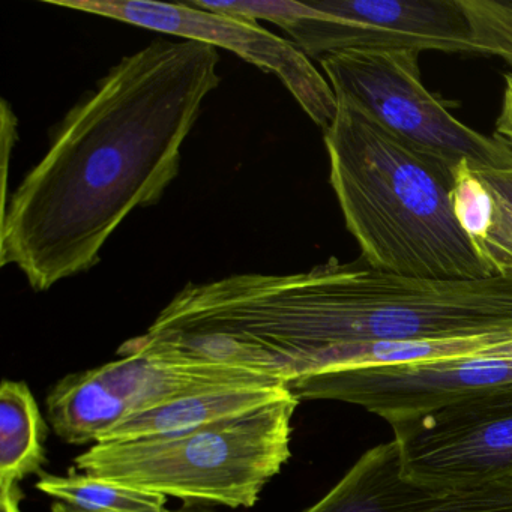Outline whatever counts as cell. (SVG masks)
Wrapping results in <instances>:
<instances>
[{"mask_svg":"<svg viewBox=\"0 0 512 512\" xmlns=\"http://www.w3.org/2000/svg\"><path fill=\"white\" fill-rule=\"evenodd\" d=\"M35 488L47 496L88 512H173L167 496L112 479L70 470L67 476L41 473Z\"/></svg>","mask_w":512,"mask_h":512,"instance_id":"obj_14","label":"cell"},{"mask_svg":"<svg viewBox=\"0 0 512 512\" xmlns=\"http://www.w3.org/2000/svg\"><path fill=\"white\" fill-rule=\"evenodd\" d=\"M287 383L224 386L187 395L163 406L136 413L106 431L97 443L148 439L194 430L292 397Z\"/></svg>","mask_w":512,"mask_h":512,"instance_id":"obj_12","label":"cell"},{"mask_svg":"<svg viewBox=\"0 0 512 512\" xmlns=\"http://www.w3.org/2000/svg\"><path fill=\"white\" fill-rule=\"evenodd\" d=\"M47 425L26 382L0 386V487L41 475L47 463Z\"/></svg>","mask_w":512,"mask_h":512,"instance_id":"obj_13","label":"cell"},{"mask_svg":"<svg viewBox=\"0 0 512 512\" xmlns=\"http://www.w3.org/2000/svg\"><path fill=\"white\" fill-rule=\"evenodd\" d=\"M491 199L490 221L476 254L493 275L512 274V167L475 169Z\"/></svg>","mask_w":512,"mask_h":512,"instance_id":"obj_15","label":"cell"},{"mask_svg":"<svg viewBox=\"0 0 512 512\" xmlns=\"http://www.w3.org/2000/svg\"><path fill=\"white\" fill-rule=\"evenodd\" d=\"M325 131L331 185L362 260L430 280L493 277L452 209L451 167L389 136L352 103Z\"/></svg>","mask_w":512,"mask_h":512,"instance_id":"obj_3","label":"cell"},{"mask_svg":"<svg viewBox=\"0 0 512 512\" xmlns=\"http://www.w3.org/2000/svg\"><path fill=\"white\" fill-rule=\"evenodd\" d=\"M283 29L302 52L478 53L458 0H313ZM479 55V53H478Z\"/></svg>","mask_w":512,"mask_h":512,"instance_id":"obj_9","label":"cell"},{"mask_svg":"<svg viewBox=\"0 0 512 512\" xmlns=\"http://www.w3.org/2000/svg\"><path fill=\"white\" fill-rule=\"evenodd\" d=\"M55 7L94 14L137 28L200 41L226 49L244 61L272 73L286 86L311 121L331 127L338 101L328 80L311 64L308 56L290 41L266 31L257 22L211 13L190 4H161L146 0H46Z\"/></svg>","mask_w":512,"mask_h":512,"instance_id":"obj_8","label":"cell"},{"mask_svg":"<svg viewBox=\"0 0 512 512\" xmlns=\"http://www.w3.org/2000/svg\"><path fill=\"white\" fill-rule=\"evenodd\" d=\"M302 512H512V481L422 484L404 473L391 440L368 449L328 494Z\"/></svg>","mask_w":512,"mask_h":512,"instance_id":"obj_11","label":"cell"},{"mask_svg":"<svg viewBox=\"0 0 512 512\" xmlns=\"http://www.w3.org/2000/svg\"><path fill=\"white\" fill-rule=\"evenodd\" d=\"M479 55L499 56L512 64V2L458 0Z\"/></svg>","mask_w":512,"mask_h":512,"instance_id":"obj_16","label":"cell"},{"mask_svg":"<svg viewBox=\"0 0 512 512\" xmlns=\"http://www.w3.org/2000/svg\"><path fill=\"white\" fill-rule=\"evenodd\" d=\"M301 401H275L194 430L95 443L76 469L182 502L251 508L289 460L292 418Z\"/></svg>","mask_w":512,"mask_h":512,"instance_id":"obj_4","label":"cell"},{"mask_svg":"<svg viewBox=\"0 0 512 512\" xmlns=\"http://www.w3.org/2000/svg\"><path fill=\"white\" fill-rule=\"evenodd\" d=\"M391 427L404 473L415 481L437 487L512 481V383Z\"/></svg>","mask_w":512,"mask_h":512,"instance_id":"obj_7","label":"cell"},{"mask_svg":"<svg viewBox=\"0 0 512 512\" xmlns=\"http://www.w3.org/2000/svg\"><path fill=\"white\" fill-rule=\"evenodd\" d=\"M50 512H88L82 511V509L74 508V506L68 505V503L59 502V500H55L52 503V509ZM173 512H223L218 511L212 505H203V503H182L179 508L173 509Z\"/></svg>","mask_w":512,"mask_h":512,"instance_id":"obj_18","label":"cell"},{"mask_svg":"<svg viewBox=\"0 0 512 512\" xmlns=\"http://www.w3.org/2000/svg\"><path fill=\"white\" fill-rule=\"evenodd\" d=\"M496 134L512 148V73L505 76L502 109L496 121Z\"/></svg>","mask_w":512,"mask_h":512,"instance_id":"obj_17","label":"cell"},{"mask_svg":"<svg viewBox=\"0 0 512 512\" xmlns=\"http://www.w3.org/2000/svg\"><path fill=\"white\" fill-rule=\"evenodd\" d=\"M416 52H344L320 59L337 97L407 148L454 169H509L512 148L451 115L422 85Z\"/></svg>","mask_w":512,"mask_h":512,"instance_id":"obj_5","label":"cell"},{"mask_svg":"<svg viewBox=\"0 0 512 512\" xmlns=\"http://www.w3.org/2000/svg\"><path fill=\"white\" fill-rule=\"evenodd\" d=\"M484 355L496 356V358L512 359V341L511 343L502 344V346L490 347V349L482 350Z\"/></svg>","mask_w":512,"mask_h":512,"instance_id":"obj_19","label":"cell"},{"mask_svg":"<svg viewBox=\"0 0 512 512\" xmlns=\"http://www.w3.org/2000/svg\"><path fill=\"white\" fill-rule=\"evenodd\" d=\"M178 329L191 361L289 383L344 347L394 341H512V274L430 280L329 259L289 275L191 283Z\"/></svg>","mask_w":512,"mask_h":512,"instance_id":"obj_2","label":"cell"},{"mask_svg":"<svg viewBox=\"0 0 512 512\" xmlns=\"http://www.w3.org/2000/svg\"><path fill=\"white\" fill-rule=\"evenodd\" d=\"M218 64L211 44L164 38L121 59L5 203L0 265L17 266L37 292L98 265L131 212L160 202L179 175Z\"/></svg>","mask_w":512,"mask_h":512,"instance_id":"obj_1","label":"cell"},{"mask_svg":"<svg viewBox=\"0 0 512 512\" xmlns=\"http://www.w3.org/2000/svg\"><path fill=\"white\" fill-rule=\"evenodd\" d=\"M278 383L284 382L232 365L122 356L59 380L47 394V416L59 439L70 445H95L119 422L169 401L224 386Z\"/></svg>","mask_w":512,"mask_h":512,"instance_id":"obj_6","label":"cell"},{"mask_svg":"<svg viewBox=\"0 0 512 512\" xmlns=\"http://www.w3.org/2000/svg\"><path fill=\"white\" fill-rule=\"evenodd\" d=\"M512 383V359L475 353L395 365L340 368L289 383L299 401L334 400L397 422L421 418L491 386Z\"/></svg>","mask_w":512,"mask_h":512,"instance_id":"obj_10","label":"cell"}]
</instances>
